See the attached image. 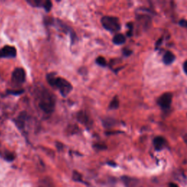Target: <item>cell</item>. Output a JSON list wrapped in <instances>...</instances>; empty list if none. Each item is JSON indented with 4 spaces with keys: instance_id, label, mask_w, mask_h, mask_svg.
<instances>
[{
    "instance_id": "cell-1",
    "label": "cell",
    "mask_w": 187,
    "mask_h": 187,
    "mask_svg": "<svg viewBox=\"0 0 187 187\" xmlns=\"http://www.w3.org/2000/svg\"><path fill=\"white\" fill-rule=\"evenodd\" d=\"M37 102L40 109L46 114H51L55 110V96L45 88L38 92Z\"/></svg>"
},
{
    "instance_id": "cell-2",
    "label": "cell",
    "mask_w": 187,
    "mask_h": 187,
    "mask_svg": "<svg viewBox=\"0 0 187 187\" xmlns=\"http://www.w3.org/2000/svg\"><path fill=\"white\" fill-rule=\"evenodd\" d=\"M47 80L51 86L57 88L63 96H67L72 91V86L71 83L64 78L56 77L54 73L48 74Z\"/></svg>"
},
{
    "instance_id": "cell-3",
    "label": "cell",
    "mask_w": 187,
    "mask_h": 187,
    "mask_svg": "<svg viewBox=\"0 0 187 187\" xmlns=\"http://www.w3.org/2000/svg\"><path fill=\"white\" fill-rule=\"evenodd\" d=\"M101 23L104 29L111 32H118L121 28L119 20L113 16H104L102 18Z\"/></svg>"
},
{
    "instance_id": "cell-4",
    "label": "cell",
    "mask_w": 187,
    "mask_h": 187,
    "mask_svg": "<svg viewBox=\"0 0 187 187\" xmlns=\"http://www.w3.org/2000/svg\"><path fill=\"white\" fill-rule=\"evenodd\" d=\"M12 80L16 84H22L26 80V72L23 68L18 67L12 73Z\"/></svg>"
},
{
    "instance_id": "cell-5",
    "label": "cell",
    "mask_w": 187,
    "mask_h": 187,
    "mask_svg": "<svg viewBox=\"0 0 187 187\" xmlns=\"http://www.w3.org/2000/svg\"><path fill=\"white\" fill-rule=\"evenodd\" d=\"M172 95L171 93L163 94L157 100V103L162 108V110H166L170 109V105L172 103Z\"/></svg>"
},
{
    "instance_id": "cell-6",
    "label": "cell",
    "mask_w": 187,
    "mask_h": 187,
    "mask_svg": "<svg viewBox=\"0 0 187 187\" xmlns=\"http://www.w3.org/2000/svg\"><path fill=\"white\" fill-rule=\"evenodd\" d=\"M77 120L86 127L90 128L93 125V121L86 111H79L77 114Z\"/></svg>"
},
{
    "instance_id": "cell-7",
    "label": "cell",
    "mask_w": 187,
    "mask_h": 187,
    "mask_svg": "<svg viewBox=\"0 0 187 187\" xmlns=\"http://www.w3.org/2000/svg\"><path fill=\"white\" fill-rule=\"evenodd\" d=\"M16 54L17 51L13 46L5 45L0 49V58H15Z\"/></svg>"
},
{
    "instance_id": "cell-8",
    "label": "cell",
    "mask_w": 187,
    "mask_h": 187,
    "mask_svg": "<svg viewBox=\"0 0 187 187\" xmlns=\"http://www.w3.org/2000/svg\"><path fill=\"white\" fill-rule=\"evenodd\" d=\"M27 119V113L25 111L21 112V113L18 116V117L15 119V123L16 126L19 127L20 130H23L25 126V122Z\"/></svg>"
},
{
    "instance_id": "cell-9",
    "label": "cell",
    "mask_w": 187,
    "mask_h": 187,
    "mask_svg": "<svg viewBox=\"0 0 187 187\" xmlns=\"http://www.w3.org/2000/svg\"><path fill=\"white\" fill-rule=\"evenodd\" d=\"M165 144L166 140L162 137L158 136L154 139V146L155 147L156 150L161 151L162 149H163L164 146H165Z\"/></svg>"
},
{
    "instance_id": "cell-10",
    "label": "cell",
    "mask_w": 187,
    "mask_h": 187,
    "mask_svg": "<svg viewBox=\"0 0 187 187\" xmlns=\"http://www.w3.org/2000/svg\"><path fill=\"white\" fill-rule=\"evenodd\" d=\"M175 59H176V56L171 51H167L163 56V62L167 65L172 64Z\"/></svg>"
},
{
    "instance_id": "cell-11",
    "label": "cell",
    "mask_w": 187,
    "mask_h": 187,
    "mask_svg": "<svg viewBox=\"0 0 187 187\" xmlns=\"http://www.w3.org/2000/svg\"><path fill=\"white\" fill-rule=\"evenodd\" d=\"M125 41H126L125 36L122 35V34H117V35H116L113 37V43L117 45H122V44L125 43Z\"/></svg>"
},
{
    "instance_id": "cell-12",
    "label": "cell",
    "mask_w": 187,
    "mask_h": 187,
    "mask_svg": "<svg viewBox=\"0 0 187 187\" xmlns=\"http://www.w3.org/2000/svg\"><path fill=\"white\" fill-rule=\"evenodd\" d=\"M27 2L29 5H31L32 7H43L44 4H45V1H43V0H27Z\"/></svg>"
},
{
    "instance_id": "cell-13",
    "label": "cell",
    "mask_w": 187,
    "mask_h": 187,
    "mask_svg": "<svg viewBox=\"0 0 187 187\" xmlns=\"http://www.w3.org/2000/svg\"><path fill=\"white\" fill-rule=\"evenodd\" d=\"M39 187H54L53 184L49 178H44L40 181L39 184Z\"/></svg>"
},
{
    "instance_id": "cell-14",
    "label": "cell",
    "mask_w": 187,
    "mask_h": 187,
    "mask_svg": "<svg viewBox=\"0 0 187 187\" xmlns=\"http://www.w3.org/2000/svg\"><path fill=\"white\" fill-rule=\"evenodd\" d=\"M118 106H119V100H118V96H115V97L112 100V101L110 102L109 108L112 110H115L117 109Z\"/></svg>"
},
{
    "instance_id": "cell-15",
    "label": "cell",
    "mask_w": 187,
    "mask_h": 187,
    "mask_svg": "<svg viewBox=\"0 0 187 187\" xmlns=\"http://www.w3.org/2000/svg\"><path fill=\"white\" fill-rule=\"evenodd\" d=\"M102 123H103V125L105 126V127H111V126H114L116 124V121L113 118H105L102 121Z\"/></svg>"
},
{
    "instance_id": "cell-16",
    "label": "cell",
    "mask_w": 187,
    "mask_h": 187,
    "mask_svg": "<svg viewBox=\"0 0 187 187\" xmlns=\"http://www.w3.org/2000/svg\"><path fill=\"white\" fill-rule=\"evenodd\" d=\"M96 63L98 65L101 66V67H105L107 65V62H106L105 59L104 57H102V56H99L98 58H96Z\"/></svg>"
},
{
    "instance_id": "cell-17",
    "label": "cell",
    "mask_w": 187,
    "mask_h": 187,
    "mask_svg": "<svg viewBox=\"0 0 187 187\" xmlns=\"http://www.w3.org/2000/svg\"><path fill=\"white\" fill-rule=\"evenodd\" d=\"M4 159L8 161V162H11V161H13L15 159V156H14L13 153L7 152L4 154Z\"/></svg>"
},
{
    "instance_id": "cell-18",
    "label": "cell",
    "mask_w": 187,
    "mask_h": 187,
    "mask_svg": "<svg viewBox=\"0 0 187 187\" xmlns=\"http://www.w3.org/2000/svg\"><path fill=\"white\" fill-rule=\"evenodd\" d=\"M43 8H45V10L47 12H49L52 8V2L51 1H45V4H44Z\"/></svg>"
},
{
    "instance_id": "cell-19",
    "label": "cell",
    "mask_w": 187,
    "mask_h": 187,
    "mask_svg": "<svg viewBox=\"0 0 187 187\" xmlns=\"http://www.w3.org/2000/svg\"><path fill=\"white\" fill-rule=\"evenodd\" d=\"M73 180H75V181H78V182H81V176L77 172H73Z\"/></svg>"
},
{
    "instance_id": "cell-20",
    "label": "cell",
    "mask_w": 187,
    "mask_h": 187,
    "mask_svg": "<svg viewBox=\"0 0 187 187\" xmlns=\"http://www.w3.org/2000/svg\"><path fill=\"white\" fill-rule=\"evenodd\" d=\"M23 92V90H19V91H11V90H9L7 91V93L9 94H13V95H19V94H21Z\"/></svg>"
},
{
    "instance_id": "cell-21",
    "label": "cell",
    "mask_w": 187,
    "mask_h": 187,
    "mask_svg": "<svg viewBox=\"0 0 187 187\" xmlns=\"http://www.w3.org/2000/svg\"><path fill=\"white\" fill-rule=\"evenodd\" d=\"M94 147H95L96 149L103 150L106 148V146H104V145H103V144H96V145H94Z\"/></svg>"
},
{
    "instance_id": "cell-22",
    "label": "cell",
    "mask_w": 187,
    "mask_h": 187,
    "mask_svg": "<svg viewBox=\"0 0 187 187\" xmlns=\"http://www.w3.org/2000/svg\"><path fill=\"white\" fill-rule=\"evenodd\" d=\"M128 27H130V32H128L127 35L128 36H132V28H133V26L131 23L128 24Z\"/></svg>"
},
{
    "instance_id": "cell-23",
    "label": "cell",
    "mask_w": 187,
    "mask_h": 187,
    "mask_svg": "<svg viewBox=\"0 0 187 187\" xmlns=\"http://www.w3.org/2000/svg\"><path fill=\"white\" fill-rule=\"evenodd\" d=\"M123 53H124V55L126 56H130V54L132 53V51H130V50H128V49H124V51H123Z\"/></svg>"
},
{
    "instance_id": "cell-24",
    "label": "cell",
    "mask_w": 187,
    "mask_h": 187,
    "mask_svg": "<svg viewBox=\"0 0 187 187\" xmlns=\"http://www.w3.org/2000/svg\"><path fill=\"white\" fill-rule=\"evenodd\" d=\"M183 68H184L185 73H186L187 75V60L184 63V66H183Z\"/></svg>"
},
{
    "instance_id": "cell-25",
    "label": "cell",
    "mask_w": 187,
    "mask_h": 187,
    "mask_svg": "<svg viewBox=\"0 0 187 187\" xmlns=\"http://www.w3.org/2000/svg\"><path fill=\"white\" fill-rule=\"evenodd\" d=\"M56 146H57V148H59V149H62V148H63V144L61 143V142H56Z\"/></svg>"
},
{
    "instance_id": "cell-26",
    "label": "cell",
    "mask_w": 187,
    "mask_h": 187,
    "mask_svg": "<svg viewBox=\"0 0 187 187\" xmlns=\"http://www.w3.org/2000/svg\"><path fill=\"white\" fill-rule=\"evenodd\" d=\"M168 187H178V186L176 184H172H172H169Z\"/></svg>"
},
{
    "instance_id": "cell-27",
    "label": "cell",
    "mask_w": 187,
    "mask_h": 187,
    "mask_svg": "<svg viewBox=\"0 0 187 187\" xmlns=\"http://www.w3.org/2000/svg\"><path fill=\"white\" fill-rule=\"evenodd\" d=\"M185 27H187V21H186V24H185Z\"/></svg>"
}]
</instances>
